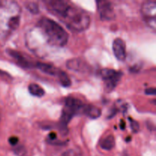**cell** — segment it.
Listing matches in <instances>:
<instances>
[{
  "label": "cell",
  "instance_id": "cell-1",
  "mask_svg": "<svg viewBox=\"0 0 156 156\" xmlns=\"http://www.w3.org/2000/svg\"><path fill=\"white\" fill-rule=\"evenodd\" d=\"M58 18L73 31L81 32L86 30L90 25V15L84 9L68 3Z\"/></svg>",
  "mask_w": 156,
  "mask_h": 156
},
{
  "label": "cell",
  "instance_id": "cell-2",
  "mask_svg": "<svg viewBox=\"0 0 156 156\" xmlns=\"http://www.w3.org/2000/svg\"><path fill=\"white\" fill-rule=\"evenodd\" d=\"M38 27L46 37L47 42L50 45L62 47L68 42L69 34L67 31L53 20L43 18L38 22Z\"/></svg>",
  "mask_w": 156,
  "mask_h": 156
},
{
  "label": "cell",
  "instance_id": "cell-3",
  "mask_svg": "<svg viewBox=\"0 0 156 156\" xmlns=\"http://www.w3.org/2000/svg\"><path fill=\"white\" fill-rule=\"evenodd\" d=\"M141 12L146 24L152 29H155L156 2L146 1L142 5Z\"/></svg>",
  "mask_w": 156,
  "mask_h": 156
},
{
  "label": "cell",
  "instance_id": "cell-4",
  "mask_svg": "<svg viewBox=\"0 0 156 156\" xmlns=\"http://www.w3.org/2000/svg\"><path fill=\"white\" fill-rule=\"evenodd\" d=\"M98 10L101 19L103 21H111L115 18L114 6L111 2L97 1Z\"/></svg>",
  "mask_w": 156,
  "mask_h": 156
},
{
  "label": "cell",
  "instance_id": "cell-5",
  "mask_svg": "<svg viewBox=\"0 0 156 156\" xmlns=\"http://www.w3.org/2000/svg\"><path fill=\"white\" fill-rule=\"evenodd\" d=\"M66 66L68 69L73 72H77V73H88L90 70V66L88 64L79 58H73V59H69Z\"/></svg>",
  "mask_w": 156,
  "mask_h": 156
},
{
  "label": "cell",
  "instance_id": "cell-6",
  "mask_svg": "<svg viewBox=\"0 0 156 156\" xmlns=\"http://www.w3.org/2000/svg\"><path fill=\"white\" fill-rule=\"evenodd\" d=\"M112 49L115 57L119 61H124L126 58V44L121 38H116L113 41Z\"/></svg>",
  "mask_w": 156,
  "mask_h": 156
},
{
  "label": "cell",
  "instance_id": "cell-7",
  "mask_svg": "<svg viewBox=\"0 0 156 156\" xmlns=\"http://www.w3.org/2000/svg\"><path fill=\"white\" fill-rule=\"evenodd\" d=\"M85 104L81 100L75 98H68L65 101L64 108L68 110L73 115L82 114V110Z\"/></svg>",
  "mask_w": 156,
  "mask_h": 156
},
{
  "label": "cell",
  "instance_id": "cell-8",
  "mask_svg": "<svg viewBox=\"0 0 156 156\" xmlns=\"http://www.w3.org/2000/svg\"><path fill=\"white\" fill-rule=\"evenodd\" d=\"M7 53H9V56L14 58L21 66L24 67V68H32V67H35V63L32 62L31 61L27 60L24 56H22L18 52L12 50V49H8Z\"/></svg>",
  "mask_w": 156,
  "mask_h": 156
},
{
  "label": "cell",
  "instance_id": "cell-9",
  "mask_svg": "<svg viewBox=\"0 0 156 156\" xmlns=\"http://www.w3.org/2000/svg\"><path fill=\"white\" fill-rule=\"evenodd\" d=\"M35 68L41 70L43 73H46V74L50 75V76H55L56 78H57L58 75H59V73L61 71V69L50 65V64L40 62H37L35 63Z\"/></svg>",
  "mask_w": 156,
  "mask_h": 156
},
{
  "label": "cell",
  "instance_id": "cell-10",
  "mask_svg": "<svg viewBox=\"0 0 156 156\" xmlns=\"http://www.w3.org/2000/svg\"><path fill=\"white\" fill-rule=\"evenodd\" d=\"M82 114H85L91 119H98L101 114V111L98 107L91 105H84L82 110Z\"/></svg>",
  "mask_w": 156,
  "mask_h": 156
},
{
  "label": "cell",
  "instance_id": "cell-11",
  "mask_svg": "<svg viewBox=\"0 0 156 156\" xmlns=\"http://www.w3.org/2000/svg\"><path fill=\"white\" fill-rule=\"evenodd\" d=\"M121 77L122 73L118 72V73H117L115 76H113L112 78H110V79L105 80V88L107 92H111L113 90L115 89V88L117 87L119 82H120Z\"/></svg>",
  "mask_w": 156,
  "mask_h": 156
},
{
  "label": "cell",
  "instance_id": "cell-12",
  "mask_svg": "<svg viewBox=\"0 0 156 156\" xmlns=\"http://www.w3.org/2000/svg\"><path fill=\"white\" fill-rule=\"evenodd\" d=\"M101 148L104 150L106 151H111L115 146V139L114 136L112 135L107 136L105 138H104L102 140V141L101 142L100 144Z\"/></svg>",
  "mask_w": 156,
  "mask_h": 156
},
{
  "label": "cell",
  "instance_id": "cell-13",
  "mask_svg": "<svg viewBox=\"0 0 156 156\" xmlns=\"http://www.w3.org/2000/svg\"><path fill=\"white\" fill-rule=\"evenodd\" d=\"M28 91L30 94L37 98H42L45 94L44 88L35 83H31L28 85Z\"/></svg>",
  "mask_w": 156,
  "mask_h": 156
},
{
  "label": "cell",
  "instance_id": "cell-14",
  "mask_svg": "<svg viewBox=\"0 0 156 156\" xmlns=\"http://www.w3.org/2000/svg\"><path fill=\"white\" fill-rule=\"evenodd\" d=\"M20 24V15H15L11 17L8 22L7 27L10 30H16L18 28Z\"/></svg>",
  "mask_w": 156,
  "mask_h": 156
},
{
  "label": "cell",
  "instance_id": "cell-15",
  "mask_svg": "<svg viewBox=\"0 0 156 156\" xmlns=\"http://www.w3.org/2000/svg\"><path fill=\"white\" fill-rule=\"evenodd\" d=\"M57 79L59 80L60 85H62L63 87H69L71 85V80H70L69 77L62 70H61L60 73H59V75L57 76Z\"/></svg>",
  "mask_w": 156,
  "mask_h": 156
},
{
  "label": "cell",
  "instance_id": "cell-16",
  "mask_svg": "<svg viewBox=\"0 0 156 156\" xmlns=\"http://www.w3.org/2000/svg\"><path fill=\"white\" fill-rule=\"evenodd\" d=\"M118 73L116 70L112 69H103L101 70V76L103 79V80H106V79H110V78H112L113 76H115L117 73Z\"/></svg>",
  "mask_w": 156,
  "mask_h": 156
},
{
  "label": "cell",
  "instance_id": "cell-17",
  "mask_svg": "<svg viewBox=\"0 0 156 156\" xmlns=\"http://www.w3.org/2000/svg\"><path fill=\"white\" fill-rule=\"evenodd\" d=\"M26 9L32 14H37L39 12V6L34 2H28L26 3Z\"/></svg>",
  "mask_w": 156,
  "mask_h": 156
},
{
  "label": "cell",
  "instance_id": "cell-18",
  "mask_svg": "<svg viewBox=\"0 0 156 156\" xmlns=\"http://www.w3.org/2000/svg\"><path fill=\"white\" fill-rule=\"evenodd\" d=\"M130 120V126H131V129L133 133H137L139 130H140V124H139L138 122H136V120Z\"/></svg>",
  "mask_w": 156,
  "mask_h": 156
},
{
  "label": "cell",
  "instance_id": "cell-19",
  "mask_svg": "<svg viewBox=\"0 0 156 156\" xmlns=\"http://www.w3.org/2000/svg\"><path fill=\"white\" fill-rule=\"evenodd\" d=\"M14 151H15V154H17V155L20 156L24 155V154H25V149H24V148L21 146H16V148H15V149Z\"/></svg>",
  "mask_w": 156,
  "mask_h": 156
},
{
  "label": "cell",
  "instance_id": "cell-20",
  "mask_svg": "<svg viewBox=\"0 0 156 156\" xmlns=\"http://www.w3.org/2000/svg\"><path fill=\"white\" fill-rule=\"evenodd\" d=\"M61 156H80V155H79V153H78L77 152H76L75 150L69 149V150H67L66 151V152H64Z\"/></svg>",
  "mask_w": 156,
  "mask_h": 156
},
{
  "label": "cell",
  "instance_id": "cell-21",
  "mask_svg": "<svg viewBox=\"0 0 156 156\" xmlns=\"http://www.w3.org/2000/svg\"><path fill=\"white\" fill-rule=\"evenodd\" d=\"M145 93L148 95H155L156 94V90L155 88H149L147 89H146Z\"/></svg>",
  "mask_w": 156,
  "mask_h": 156
},
{
  "label": "cell",
  "instance_id": "cell-22",
  "mask_svg": "<svg viewBox=\"0 0 156 156\" xmlns=\"http://www.w3.org/2000/svg\"><path fill=\"white\" fill-rule=\"evenodd\" d=\"M9 143L12 146H15L17 145V143H18V138H16V137H11L9 139Z\"/></svg>",
  "mask_w": 156,
  "mask_h": 156
},
{
  "label": "cell",
  "instance_id": "cell-23",
  "mask_svg": "<svg viewBox=\"0 0 156 156\" xmlns=\"http://www.w3.org/2000/svg\"><path fill=\"white\" fill-rule=\"evenodd\" d=\"M0 76H3V77H10L9 75H8L7 73H5V72L2 71L1 69H0Z\"/></svg>",
  "mask_w": 156,
  "mask_h": 156
},
{
  "label": "cell",
  "instance_id": "cell-24",
  "mask_svg": "<svg viewBox=\"0 0 156 156\" xmlns=\"http://www.w3.org/2000/svg\"><path fill=\"white\" fill-rule=\"evenodd\" d=\"M123 156H129V155H128L127 154H126V153H124V155H123Z\"/></svg>",
  "mask_w": 156,
  "mask_h": 156
}]
</instances>
